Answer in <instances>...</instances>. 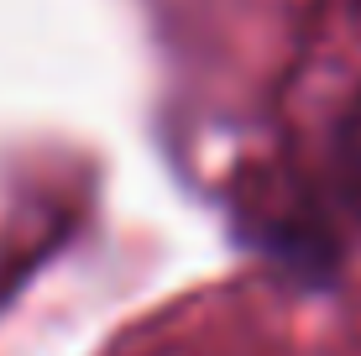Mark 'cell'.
Listing matches in <instances>:
<instances>
[{
    "label": "cell",
    "instance_id": "cell-1",
    "mask_svg": "<svg viewBox=\"0 0 361 356\" xmlns=\"http://www.w3.org/2000/svg\"><path fill=\"white\" fill-rule=\"evenodd\" d=\"M330 163H335V189H341L345 210L361 220V105H351V110H345V121L335 126Z\"/></svg>",
    "mask_w": 361,
    "mask_h": 356
}]
</instances>
